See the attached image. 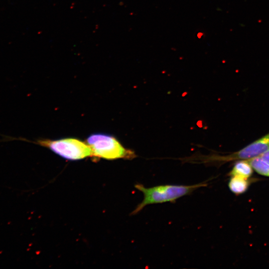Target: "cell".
Returning <instances> with one entry per match:
<instances>
[{"instance_id":"cell-1","label":"cell","mask_w":269,"mask_h":269,"mask_svg":"<svg viewBox=\"0 0 269 269\" xmlns=\"http://www.w3.org/2000/svg\"><path fill=\"white\" fill-rule=\"evenodd\" d=\"M206 185L205 182H202L191 185L166 184L147 188L142 184H137L134 186L143 193V198L133 211L132 214L138 213L148 205L174 202Z\"/></svg>"},{"instance_id":"cell-2","label":"cell","mask_w":269,"mask_h":269,"mask_svg":"<svg viewBox=\"0 0 269 269\" xmlns=\"http://www.w3.org/2000/svg\"><path fill=\"white\" fill-rule=\"evenodd\" d=\"M86 142L92 151V157L108 160L132 159L136 157L134 152L125 147L114 136L96 133L90 135Z\"/></svg>"},{"instance_id":"cell-3","label":"cell","mask_w":269,"mask_h":269,"mask_svg":"<svg viewBox=\"0 0 269 269\" xmlns=\"http://www.w3.org/2000/svg\"><path fill=\"white\" fill-rule=\"evenodd\" d=\"M41 146L49 148L61 157L70 160H77L92 157L91 148L86 141L68 137L58 139H41L37 141Z\"/></svg>"},{"instance_id":"cell-4","label":"cell","mask_w":269,"mask_h":269,"mask_svg":"<svg viewBox=\"0 0 269 269\" xmlns=\"http://www.w3.org/2000/svg\"><path fill=\"white\" fill-rule=\"evenodd\" d=\"M269 148V134L232 154L225 155H212L208 161H228L239 159H250L261 155Z\"/></svg>"},{"instance_id":"cell-5","label":"cell","mask_w":269,"mask_h":269,"mask_svg":"<svg viewBox=\"0 0 269 269\" xmlns=\"http://www.w3.org/2000/svg\"><path fill=\"white\" fill-rule=\"evenodd\" d=\"M249 186V181L247 178L233 176L229 182V187L234 193L240 194L244 193Z\"/></svg>"},{"instance_id":"cell-6","label":"cell","mask_w":269,"mask_h":269,"mask_svg":"<svg viewBox=\"0 0 269 269\" xmlns=\"http://www.w3.org/2000/svg\"><path fill=\"white\" fill-rule=\"evenodd\" d=\"M252 173V167L247 160H241L235 163L230 175L232 176H237L247 178L250 177Z\"/></svg>"},{"instance_id":"cell-7","label":"cell","mask_w":269,"mask_h":269,"mask_svg":"<svg viewBox=\"0 0 269 269\" xmlns=\"http://www.w3.org/2000/svg\"><path fill=\"white\" fill-rule=\"evenodd\" d=\"M251 166L259 174L269 176V163L259 156L247 160Z\"/></svg>"},{"instance_id":"cell-8","label":"cell","mask_w":269,"mask_h":269,"mask_svg":"<svg viewBox=\"0 0 269 269\" xmlns=\"http://www.w3.org/2000/svg\"><path fill=\"white\" fill-rule=\"evenodd\" d=\"M264 160L269 163V148L260 155Z\"/></svg>"}]
</instances>
